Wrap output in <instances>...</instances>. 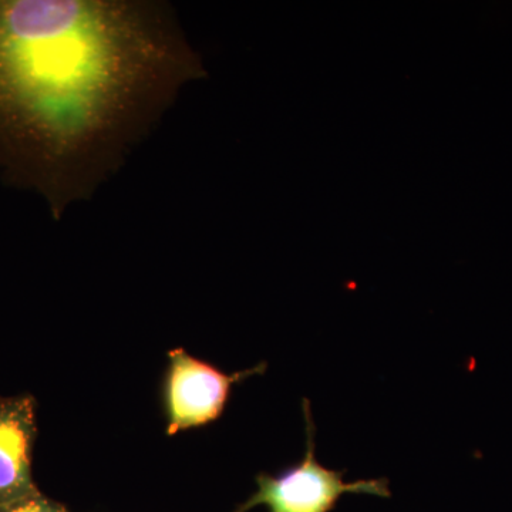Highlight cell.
Returning <instances> with one entry per match:
<instances>
[{
  "instance_id": "obj_2",
  "label": "cell",
  "mask_w": 512,
  "mask_h": 512,
  "mask_svg": "<svg viewBox=\"0 0 512 512\" xmlns=\"http://www.w3.org/2000/svg\"><path fill=\"white\" fill-rule=\"evenodd\" d=\"M306 447L301 463L286 468L278 476H256V493L234 512H248L265 505L269 512H332L343 494H366L392 497L387 478L346 483V471L323 467L315 457L316 426L311 402L302 400Z\"/></svg>"
},
{
  "instance_id": "obj_5",
  "label": "cell",
  "mask_w": 512,
  "mask_h": 512,
  "mask_svg": "<svg viewBox=\"0 0 512 512\" xmlns=\"http://www.w3.org/2000/svg\"><path fill=\"white\" fill-rule=\"evenodd\" d=\"M0 512H69L63 504L47 497L42 491L0 505Z\"/></svg>"
},
{
  "instance_id": "obj_4",
  "label": "cell",
  "mask_w": 512,
  "mask_h": 512,
  "mask_svg": "<svg viewBox=\"0 0 512 512\" xmlns=\"http://www.w3.org/2000/svg\"><path fill=\"white\" fill-rule=\"evenodd\" d=\"M36 434L35 397L0 396V505L39 491L32 473Z\"/></svg>"
},
{
  "instance_id": "obj_1",
  "label": "cell",
  "mask_w": 512,
  "mask_h": 512,
  "mask_svg": "<svg viewBox=\"0 0 512 512\" xmlns=\"http://www.w3.org/2000/svg\"><path fill=\"white\" fill-rule=\"evenodd\" d=\"M204 77L170 3L0 0V178L62 220Z\"/></svg>"
},
{
  "instance_id": "obj_3",
  "label": "cell",
  "mask_w": 512,
  "mask_h": 512,
  "mask_svg": "<svg viewBox=\"0 0 512 512\" xmlns=\"http://www.w3.org/2000/svg\"><path fill=\"white\" fill-rule=\"evenodd\" d=\"M266 367L268 365L262 362L252 369L228 375L218 367L188 355L184 349L171 350L164 382L168 436L220 419L232 387L248 377L264 375Z\"/></svg>"
}]
</instances>
